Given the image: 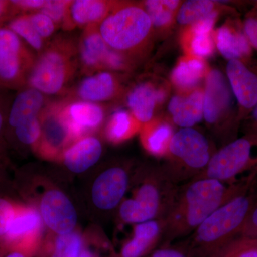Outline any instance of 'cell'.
<instances>
[{
    "label": "cell",
    "mask_w": 257,
    "mask_h": 257,
    "mask_svg": "<svg viewBox=\"0 0 257 257\" xmlns=\"http://www.w3.org/2000/svg\"><path fill=\"white\" fill-rule=\"evenodd\" d=\"M207 73L205 62L197 57L184 59L172 72V82L182 91H192Z\"/></svg>",
    "instance_id": "cell-27"
},
{
    "label": "cell",
    "mask_w": 257,
    "mask_h": 257,
    "mask_svg": "<svg viewBox=\"0 0 257 257\" xmlns=\"http://www.w3.org/2000/svg\"><path fill=\"white\" fill-rule=\"evenodd\" d=\"M213 155L210 143L202 133L195 128H181L172 136L167 154L170 162L162 169L177 184L190 182L204 172Z\"/></svg>",
    "instance_id": "cell-6"
},
{
    "label": "cell",
    "mask_w": 257,
    "mask_h": 257,
    "mask_svg": "<svg viewBox=\"0 0 257 257\" xmlns=\"http://www.w3.org/2000/svg\"><path fill=\"white\" fill-rule=\"evenodd\" d=\"M107 46L127 56L145 46L151 35V20L143 7L118 3L99 25Z\"/></svg>",
    "instance_id": "cell-5"
},
{
    "label": "cell",
    "mask_w": 257,
    "mask_h": 257,
    "mask_svg": "<svg viewBox=\"0 0 257 257\" xmlns=\"http://www.w3.org/2000/svg\"><path fill=\"white\" fill-rule=\"evenodd\" d=\"M204 91L196 89L188 95H176L171 99L168 109L172 121L181 128H192L204 118Z\"/></svg>",
    "instance_id": "cell-24"
},
{
    "label": "cell",
    "mask_w": 257,
    "mask_h": 257,
    "mask_svg": "<svg viewBox=\"0 0 257 257\" xmlns=\"http://www.w3.org/2000/svg\"><path fill=\"white\" fill-rule=\"evenodd\" d=\"M47 104L45 94L28 86L23 87L19 90L10 106L6 127L13 130L29 120L37 117Z\"/></svg>",
    "instance_id": "cell-20"
},
{
    "label": "cell",
    "mask_w": 257,
    "mask_h": 257,
    "mask_svg": "<svg viewBox=\"0 0 257 257\" xmlns=\"http://www.w3.org/2000/svg\"><path fill=\"white\" fill-rule=\"evenodd\" d=\"M8 252L9 251L6 248L0 246V257H5Z\"/></svg>",
    "instance_id": "cell-49"
},
{
    "label": "cell",
    "mask_w": 257,
    "mask_h": 257,
    "mask_svg": "<svg viewBox=\"0 0 257 257\" xmlns=\"http://www.w3.org/2000/svg\"><path fill=\"white\" fill-rule=\"evenodd\" d=\"M251 187L218 208L187 236L180 246L189 256H207L213 250L239 236L257 204V192Z\"/></svg>",
    "instance_id": "cell-2"
},
{
    "label": "cell",
    "mask_w": 257,
    "mask_h": 257,
    "mask_svg": "<svg viewBox=\"0 0 257 257\" xmlns=\"http://www.w3.org/2000/svg\"><path fill=\"white\" fill-rule=\"evenodd\" d=\"M43 224L35 207L18 204L9 229L0 240V246L8 251L20 250L33 256L40 249Z\"/></svg>",
    "instance_id": "cell-11"
},
{
    "label": "cell",
    "mask_w": 257,
    "mask_h": 257,
    "mask_svg": "<svg viewBox=\"0 0 257 257\" xmlns=\"http://www.w3.org/2000/svg\"><path fill=\"white\" fill-rule=\"evenodd\" d=\"M226 78L236 102L239 124L257 104V60L228 61Z\"/></svg>",
    "instance_id": "cell-12"
},
{
    "label": "cell",
    "mask_w": 257,
    "mask_h": 257,
    "mask_svg": "<svg viewBox=\"0 0 257 257\" xmlns=\"http://www.w3.org/2000/svg\"><path fill=\"white\" fill-rule=\"evenodd\" d=\"M254 171H255V172H256V175H257V168H256V170H255Z\"/></svg>",
    "instance_id": "cell-51"
},
{
    "label": "cell",
    "mask_w": 257,
    "mask_h": 257,
    "mask_svg": "<svg viewBox=\"0 0 257 257\" xmlns=\"http://www.w3.org/2000/svg\"><path fill=\"white\" fill-rule=\"evenodd\" d=\"M18 204L10 199L0 197V240L8 232L12 221L14 218Z\"/></svg>",
    "instance_id": "cell-37"
},
{
    "label": "cell",
    "mask_w": 257,
    "mask_h": 257,
    "mask_svg": "<svg viewBox=\"0 0 257 257\" xmlns=\"http://www.w3.org/2000/svg\"><path fill=\"white\" fill-rule=\"evenodd\" d=\"M179 188L163 169L150 170L134 191L133 197L120 204V219L125 224H137L164 219Z\"/></svg>",
    "instance_id": "cell-4"
},
{
    "label": "cell",
    "mask_w": 257,
    "mask_h": 257,
    "mask_svg": "<svg viewBox=\"0 0 257 257\" xmlns=\"http://www.w3.org/2000/svg\"><path fill=\"white\" fill-rule=\"evenodd\" d=\"M214 2L209 0H189L179 7L177 20L182 25H192L211 14L214 10Z\"/></svg>",
    "instance_id": "cell-32"
},
{
    "label": "cell",
    "mask_w": 257,
    "mask_h": 257,
    "mask_svg": "<svg viewBox=\"0 0 257 257\" xmlns=\"http://www.w3.org/2000/svg\"><path fill=\"white\" fill-rule=\"evenodd\" d=\"M78 60L77 45L73 40L57 37L37 56L26 86L45 95L63 94L77 72Z\"/></svg>",
    "instance_id": "cell-3"
},
{
    "label": "cell",
    "mask_w": 257,
    "mask_h": 257,
    "mask_svg": "<svg viewBox=\"0 0 257 257\" xmlns=\"http://www.w3.org/2000/svg\"><path fill=\"white\" fill-rule=\"evenodd\" d=\"M166 93L162 89H157L150 82H142L134 87L126 96L130 112L142 125L153 119L157 104L165 100Z\"/></svg>",
    "instance_id": "cell-21"
},
{
    "label": "cell",
    "mask_w": 257,
    "mask_h": 257,
    "mask_svg": "<svg viewBox=\"0 0 257 257\" xmlns=\"http://www.w3.org/2000/svg\"><path fill=\"white\" fill-rule=\"evenodd\" d=\"M71 3L72 1L67 0H48L40 12L52 19L57 26L62 25L67 17Z\"/></svg>",
    "instance_id": "cell-36"
},
{
    "label": "cell",
    "mask_w": 257,
    "mask_h": 257,
    "mask_svg": "<svg viewBox=\"0 0 257 257\" xmlns=\"http://www.w3.org/2000/svg\"><path fill=\"white\" fill-rule=\"evenodd\" d=\"M9 107H7L4 101L0 98V147L4 148V136L5 128H6L7 118H8Z\"/></svg>",
    "instance_id": "cell-46"
},
{
    "label": "cell",
    "mask_w": 257,
    "mask_h": 257,
    "mask_svg": "<svg viewBox=\"0 0 257 257\" xmlns=\"http://www.w3.org/2000/svg\"><path fill=\"white\" fill-rule=\"evenodd\" d=\"M62 110L74 142L97 130L105 117L100 104L78 99L62 101Z\"/></svg>",
    "instance_id": "cell-15"
},
{
    "label": "cell",
    "mask_w": 257,
    "mask_h": 257,
    "mask_svg": "<svg viewBox=\"0 0 257 257\" xmlns=\"http://www.w3.org/2000/svg\"><path fill=\"white\" fill-rule=\"evenodd\" d=\"M147 257H190L188 253L179 246H171L170 244H162L160 247L154 250Z\"/></svg>",
    "instance_id": "cell-42"
},
{
    "label": "cell",
    "mask_w": 257,
    "mask_h": 257,
    "mask_svg": "<svg viewBox=\"0 0 257 257\" xmlns=\"http://www.w3.org/2000/svg\"><path fill=\"white\" fill-rule=\"evenodd\" d=\"M189 43V50L197 58H204L212 55L214 42L211 34H192Z\"/></svg>",
    "instance_id": "cell-34"
},
{
    "label": "cell",
    "mask_w": 257,
    "mask_h": 257,
    "mask_svg": "<svg viewBox=\"0 0 257 257\" xmlns=\"http://www.w3.org/2000/svg\"><path fill=\"white\" fill-rule=\"evenodd\" d=\"M241 124L244 135L257 137V104L248 116L243 120Z\"/></svg>",
    "instance_id": "cell-44"
},
{
    "label": "cell",
    "mask_w": 257,
    "mask_h": 257,
    "mask_svg": "<svg viewBox=\"0 0 257 257\" xmlns=\"http://www.w3.org/2000/svg\"><path fill=\"white\" fill-rule=\"evenodd\" d=\"M98 25L84 28L77 45L79 62L87 72L102 70L104 58L109 49L99 33Z\"/></svg>",
    "instance_id": "cell-23"
},
{
    "label": "cell",
    "mask_w": 257,
    "mask_h": 257,
    "mask_svg": "<svg viewBox=\"0 0 257 257\" xmlns=\"http://www.w3.org/2000/svg\"><path fill=\"white\" fill-rule=\"evenodd\" d=\"M217 12H213L211 14L199 20L191 25L190 32L192 34H211L214 24L217 19Z\"/></svg>",
    "instance_id": "cell-41"
},
{
    "label": "cell",
    "mask_w": 257,
    "mask_h": 257,
    "mask_svg": "<svg viewBox=\"0 0 257 257\" xmlns=\"http://www.w3.org/2000/svg\"><path fill=\"white\" fill-rule=\"evenodd\" d=\"M174 130L170 123L165 121H153L143 124L140 130V138L144 148L155 157L167 155Z\"/></svg>",
    "instance_id": "cell-25"
},
{
    "label": "cell",
    "mask_w": 257,
    "mask_h": 257,
    "mask_svg": "<svg viewBox=\"0 0 257 257\" xmlns=\"http://www.w3.org/2000/svg\"><path fill=\"white\" fill-rule=\"evenodd\" d=\"M33 50L8 27H0V88L20 90L26 87L36 60Z\"/></svg>",
    "instance_id": "cell-8"
},
{
    "label": "cell",
    "mask_w": 257,
    "mask_h": 257,
    "mask_svg": "<svg viewBox=\"0 0 257 257\" xmlns=\"http://www.w3.org/2000/svg\"><path fill=\"white\" fill-rule=\"evenodd\" d=\"M130 184L127 170L115 166L98 176L93 184L92 199L94 205L102 210H111L121 204Z\"/></svg>",
    "instance_id": "cell-14"
},
{
    "label": "cell",
    "mask_w": 257,
    "mask_h": 257,
    "mask_svg": "<svg viewBox=\"0 0 257 257\" xmlns=\"http://www.w3.org/2000/svg\"><path fill=\"white\" fill-rule=\"evenodd\" d=\"M39 212L47 227L56 235L74 231L77 214L68 197L57 189H50L42 196Z\"/></svg>",
    "instance_id": "cell-13"
},
{
    "label": "cell",
    "mask_w": 257,
    "mask_h": 257,
    "mask_svg": "<svg viewBox=\"0 0 257 257\" xmlns=\"http://www.w3.org/2000/svg\"><path fill=\"white\" fill-rule=\"evenodd\" d=\"M4 158V149L0 147V162Z\"/></svg>",
    "instance_id": "cell-50"
},
{
    "label": "cell",
    "mask_w": 257,
    "mask_h": 257,
    "mask_svg": "<svg viewBox=\"0 0 257 257\" xmlns=\"http://www.w3.org/2000/svg\"><path fill=\"white\" fill-rule=\"evenodd\" d=\"M239 235L248 237L257 238V204L248 216Z\"/></svg>",
    "instance_id": "cell-43"
},
{
    "label": "cell",
    "mask_w": 257,
    "mask_h": 257,
    "mask_svg": "<svg viewBox=\"0 0 257 257\" xmlns=\"http://www.w3.org/2000/svg\"><path fill=\"white\" fill-rule=\"evenodd\" d=\"M255 171L234 184L212 179H197L179 187L170 209L164 217L162 243L170 244L187 238L218 208L252 186Z\"/></svg>",
    "instance_id": "cell-1"
},
{
    "label": "cell",
    "mask_w": 257,
    "mask_h": 257,
    "mask_svg": "<svg viewBox=\"0 0 257 257\" xmlns=\"http://www.w3.org/2000/svg\"><path fill=\"white\" fill-rule=\"evenodd\" d=\"M39 117L41 138L34 151L46 159L60 158L62 152L74 142L62 110V101L47 103Z\"/></svg>",
    "instance_id": "cell-10"
},
{
    "label": "cell",
    "mask_w": 257,
    "mask_h": 257,
    "mask_svg": "<svg viewBox=\"0 0 257 257\" xmlns=\"http://www.w3.org/2000/svg\"><path fill=\"white\" fill-rule=\"evenodd\" d=\"M234 97L226 76L217 69L210 71L206 78L203 99L204 119L208 124L237 130L240 124L232 111Z\"/></svg>",
    "instance_id": "cell-9"
},
{
    "label": "cell",
    "mask_w": 257,
    "mask_h": 257,
    "mask_svg": "<svg viewBox=\"0 0 257 257\" xmlns=\"http://www.w3.org/2000/svg\"><path fill=\"white\" fill-rule=\"evenodd\" d=\"M79 257H99L97 253L94 252V251L91 250L90 248L85 247L83 245L82 251H81Z\"/></svg>",
    "instance_id": "cell-48"
},
{
    "label": "cell",
    "mask_w": 257,
    "mask_h": 257,
    "mask_svg": "<svg viewBox=\"0 0 257 257\" xmlns=\"http://www.w3.org/2000/svg\"><path fill=\"white\" fill-rule=\"evenodd\" d=\"M130 66L127 56L109 48L104 58L103 69L124 71L128 69Z\"/></svg>",
    "instance_id": "cell-39"
},
{
    "label": "cell",
    "mask_w": 257,
    "mask_h": 257,
    "mask_svg": "<svg viewBox=\"0 0 257 257\" xmlns=\"http://www.w3.org/2000/svg\"><path fill=\"white\" fill-rule=\"evenodd\" d=\"M116 2L104 0H75L72 1L62 26L65 30L75 27L85 28L99 25L118 5Z\"/></svg>",
    "instance_id": "cell-17"
},
{
    "label": "cell",
    "mask_w": 257,
    "mask_h": 257,
    "mask_svg": "<svg viewBox=\"0 0 257 257\" xmlns=\"http://www.w3.org/2000/svg\"><path fill=\"white\" fill-rule=\"evenodd\" d=\"M120 84L114 74L99 71L81 81L74 90L78 100L98 103L111 100L119 94Z\"/></svg>",
    "instance_id": "cell-22"
},
{
    "label": "cell",
    "mask_w": 257,
    "mask_h": 257,
    "mask_svg": "<svg viewBox=\"0 0 257 257\" xmlns=\"http://www.w3.org/2000/svg\"><path fill=\"white\" fill-rule=\"evenodd\" d=\"M100 140L92 135L79 139L61 155L65 167L74 173H82L95 165L102 155Z\"/></svg>",
    "instance_id": "cell-19"
},
{
    "label": "cell",
    "mask_w": 257,
    "mask_h": 257,
    "mask_svg": "<svg viewBox=\"0 0 257 257\" xmlns=\"http://www.w3.org/2000/svg\"><path fill=\"white\" fill-rule=\"evenodd\" d=\"M163 234V219L135 224L131 239L115 257H147L162 243Z\"/></svg>",
    "instance_id": "cell-16"
},
{
    "label": "cell",
    "mask_w": 257,
    "mask_h": 257,
    "mask_svg": "<svg viewBox=\"0 0 257 257\" xmlns=\"http://www.w3.org/2000/svg\"><path fill=\"white\" fill-rule=\"evenodd\" d=\"M16 15H18L11 1L0 0V27L5 26Z\"/></svg>",
    "instance_id": "cell-45"
},
{
    "label": "cell",
    "mask_w": 257,
    "mask_h": 257,
    "mask_svg": "<svg viewBox=\"0 0 257 257\" xmlns=\"http://www.w3.org/2000/svg\"><path fill=\"white\" fill-rule=\"evenodd\" d=\"M243 31L253 49L257 50V2L246 15L242 22Z\"/></svg>",
    "instance_id": "cell-38"
},
{
    "label": "cell",
    "mask_w": 257,
    "mask_h": 257,
    "mask_svg": "<svg viewBox=\"0 0 257 257\" xmlns=\"http://www.w3.org/2000/svg\"><path fill=\"white\" fill-rule=\"evenodd\" d=\"M18 35L32 50L40 54L45 48V40L35 31L28 14L16 15L5 25Z\"/></svg>",
    "instance_id": "cell-31"
},
{
    "label": "cell",
    "mask_w": 257,
    "mask_h": 257,
    "mask_svg": "<svg viewBox=\"0 0 257 257\" xmlns=\"http://www.w3.org/2000/svg\"><path fill=\"white\" fill-rule=\"evenodd\" d=\"M82 247V237L77 231L56 235L43 248L42 257H79Z\"/></svg>",
    "instance_id": "cell-28"
},
{
    "label": "cell",
    "mask_w": 257,
    "mask_h": 257,
    "mask_svg": "<svg viewBox=\"0 0 257 257\" xmlns=\"http://www.w3.org/2000/svg\"><path fill=\"white\" fill-rule=\"evenodd\" d=\"M143 9L148 15L152 27L165 28L170 25L177 13L180 2L177 0H147L144 2Z\"/></svg>",
    "instance_id": "cell-29"
},
{
    "label": "cell",
    "mask_w": 257,
    "mask_h": 257,
    "mask_svg": "<svg viewBox=\"0 0 257 257\" xmlns=\"http://www.w3.org/2000/svg\"><path fill=\"white\" fill-rule=\"evenodd\" d=\"M28 16L32 27L44 40L50 38L55 33L57 25L47 15L38 11L28 13Z\"/></svg>",
    "instance_id": "cell-35"
},
{
    "label": "cell",
    "mask_w": 257,
    "mask_h": 257,
    "mask_svg": "<svg viewBox=\"0 0 257 257\" xmlns=\"http://www.w3.org/2000/svg\"><path fill=\"white\" fill-rule=\"evenodd\" d=\"M47 0H12L17 15L28 14L40 11L45 6Z\"/></svg>",
    "instance_id": "cell-40"
},
{
    "label": "cell",
    "mask_w": 257,
    "mask_h": 257,
    "mask_svg": "<svg viewBox=\"0 0 257 257\" xmlns=\"http://www.w3.org/2000/svg\"><path fill=\"white\" fill-rule=\"evenodd\" d=\"M12 131L20 143L32 147L35 150L41 138L42 128L40 117L37 116L29 120Z\"/></svg>",
    "instance_id": "cell-33"
},
{
    "label": "cell",
    "mask_w": 257,
    "mask_h": 257,
    "mask_svg": "<svg viewBox=\"0 0 257 257\" xmlns=\"http://www.w3.org/2000/svg\"><path fill=\"white\" fill-rule=\"evenodd\" d=\"M142 126L130 111L118 109L108 119L104 136L109 143L117 145L133 138L141 130Z\"/></svg>",
    "instance_id": "cell-26"
},
{
    "label": "cell",
    "mask_w": 257,
    "mask_h": 257,
    "mask_svg": "<svg viewBox=\"0 0 257 257\" xmlns=\"http://www.w3.org/2000/svg\"><path fill=\"white\" fill-rule=\"evenodd\" d=\"M215 40L218 50L228 61L252 59L253 49L243 31L242 23L234 21L220 27Z\"/></svg>",
    "instance_id": "cell-18"
},
{
    "label": "cell",
    "mask_w": 257,
    "mask_h": 257,
    "mask_svg": "<svg viewBox=\"0 0 257 257\" xmlns=\"http://www.w3.org/2000/svg\"><path fill=\"white\" fill-rule=\"evenodd\" d=\"M204 257H257V238L239 235Z\"/></svg>",
    "instance_id": "cell-30"
},
{
    "label": "cell",
    "mask_w": 257,
    "mask_h": 257,
    "mask_svg": "<svg viewBox=\"0 0 257 257\" xmlns=\"http://www.w3.org/2000/svg\"><path fill=\"white\" fill-rule=\"evenodd\" d=\"M32 254L25 251H20V250H13L7 253L5 257H31Z\"/></svg>",
    "instance_id": "cell-47"
},
{
    "label": "cell",
    "mask_w": 257,
    "mask_h": 257,
    "mask_svg": "<svg viewBox=\"0 0 257 257\" xmlns=\"http://www.w3.org/2000/svg\"><path fill=\"white\" fill-rule=\"evenodd\" d=\"M257 168V137L244 135L214 152L197 179H212L226 184L239 182L237 177ZM194 180V179H193Z\"/></svg>",
    "instance_id": "cell-7"
}]
</instances>
